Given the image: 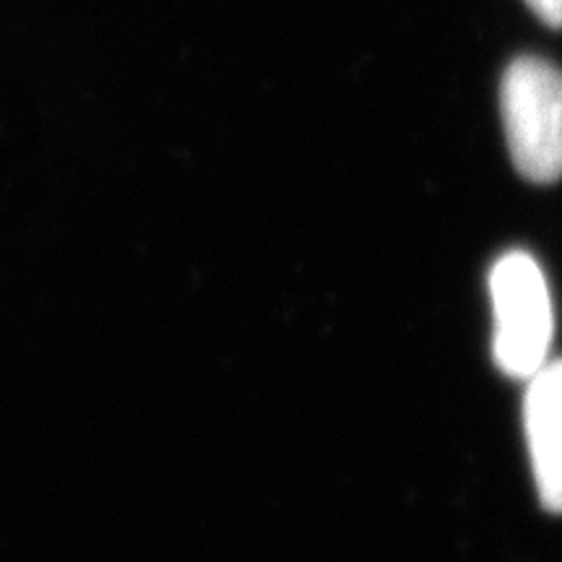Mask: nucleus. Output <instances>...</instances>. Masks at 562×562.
I'll use <instances>...</instances> for the list:
<instances>
[{"instance_id": "nucleus-1", "label": "nucleus", "mask_w": 562, "mask_h": 562, "mask_svg": "<svg viewBox=\"0 0 562 562\" xmlns=\"http://www.w3.org/2000/svg\"><path fill=\"white\" fill-rule=\"evenodd\" d=\"M501 110L518 175L537 186L562 178V70L542 58L513 60L503 76Z\"/></svg>"}, {"instance_id": "nucleus-2", "label": "nucleus", "mask_w": 562, "mask_h": 562, "mask_svg": "<svg viewBox=\"0 0 562 562\" xmlns=\"http://www.w3.org/2000/svg\"><path fill=\"white\" fill-rule=\"evenodd\" d=\"M490 294L497 368L516 381H529L547 364L552 344V300L544 273L529 252H505L490 273Z\"/></svg>"}, {"instance_id": "nucleus-3", "label": "nucleus", "mask_w": 562, "mask_h": 562, "mask_svg": "<svg viewBox=\"0 0 562 562\" xmlns=\"http://www.w3.org/2000/svg\"><path fill=\"white\" fill-rule=\"evenodd\" d=\"M526 435L542 505L562 513V360L547 362L529 378Z\"/></svg>"}, {"instance_id": "nucleus-4", "label": "nucleus", "mask_w": 562, "mask_h": 562, "mask_svg": "<svg viewBox=\"0 0 562 562\" xmlns=\"http://www.w3.org/2000/svg\"><path fill=\"white\" fill-rule=\"evenodd\" d=\"M526 5H529L547 26L562 30V0H526Z\"/></svg>"}]
</instances>
